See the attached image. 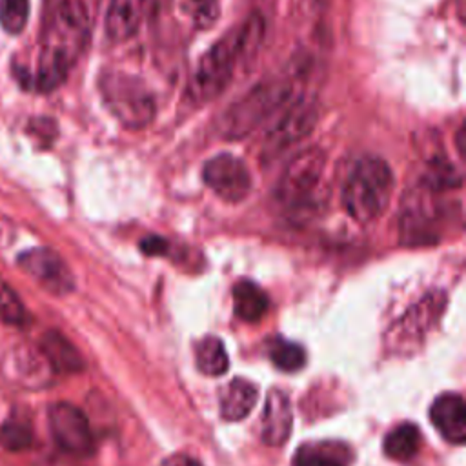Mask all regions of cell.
I'll return each instance as SVG.
<instances>
[{
    "label": "cell",
    "instance_id": "24",
    "mask_svg": "<svg viewBox=\"0 0 466 466\" xmlns=\"http://www.w3.org/2000/svg\"><path fill=\"white\" fill-rule=\"evenodd\" d=\"M0 320L9 326H24L27 322V311L15 289L0 282Z\"/></svg>",
    "mask_w": 466,
    "mask_h": 466
},
{
    "label": "cell",
    "instance_id": "1",
    "mask_svg": "<svg viewBox=\"0 0 466 466\" xmlns=\"http://www.w3.org/2000/svg\"><path fill=\"white\" fill-rule=\"evenodd\" d=\"M264 38V16L258 11L231 27L198 60L186 84V96L195 106H206L226 91L238 64L253 60Z\"/></svg>",
    "mask_w": 466,
    "mask_h": 466
},
{
    "label": "cell",
    "instance_id": "11",
    "mask_svg": "<svg viewBox=\"0 0 466 466\" xmlns=\"http://www.w3.org/2000/svg\"><path fill=\"white\" fill-rule=\"evenodd\" d=\"M293 424L291 402L286 391L271 388L264 400L260 419V437L268 446H284L289 439Z\"/></svg>",
    "mask_w": 466,
    "mask_h": 466
},
{
    "label": "cell",
    "instance_id": "25",
    "mask_svg": "<svg viewBox=\"0 0 466 466\" xmlns=\"http://www.w3.org/2000/svg\"><path fill=\"white\" fill-rule=\"evenodd\" d=\"M31 441H33V433L25 420L11 419V420H5L0 428V442L4 444V448L11 451H22L29 448Z\"/></svg>",
    "mask_w": 466,
    "mask_h": 466
},
{
    "label": "cell",
    "instance_id": "29",
    "mask_svg": "<svg viewBox=\"0 0 466 466\" xmlns=\"http://www.w3.org/2000/svg\"><path fill=\"white\" fill-rule=\"evenodd\" d=\"M315 2H317V4H328L329 0H315Z\"/></svg>",
    "mask_w": 466,
    "mask_h": 466
},
{
    "label": "cell",
    "instance_id": "21",
    "mask_svg": "<svg viewBox=\"0 0 466 466\" xmlns=\"http://www.w3.org/2000/svg\"><path fill=\"white\" fill-rule=\"evenodd\" d=\"M195 362L200 373L217 377L228 371L229 359L224 342L217 337H204L195 348Z\"/></svg>",
    "mask_w": 466,
    "mask_h": 466
},
{
    "label": "cell",
    "instance_id": "18",
    "mask_svg": "<svg viewBox=\"0 0 466 466\" xmlns=\"http://www.w3.org/2000/svg\"><path fill=\"white\" fill-rule=\"evenodd\" d=\"M233 306L235 313L242 320L258 322L266 315L269 300L262 288H258L255 282L240 280L238 284L233 286Z\"/></svg>",
    "mask_w": 466,
    "mask_h": 466
},
{
    "label": "cell",
    "instance_id": "28",
    "mask_svg": "<svg viewBox=\"0 0 466 466\" xmlns=\"http://www.w3.org/2000/svg\"><path fill=\"white\" fill-rule=\"evenodd\" d=\"M184 466H200L197 461H186V464Z\"/></svg>",
    "mask_w": 466,
    "mask_h": 466
},
{
    "label": "cell",
    "instance_id": "13",
    "mask_svg": "<svg viewBox=\"0 0 466 466\" xmlns=\"http://www.w3.org/2000/svg\"><path fill=\"white\" fill-rule=\"evenodd\" d=\"M147 0H109L106 11V35L113 44H122L137 35L146 15Z\"/></svg>",
    "mask_w": 466,
    "mask_h": 466
},
{
    "label": "cell",
    "instance_id": "3",
    "mask_svg": "<svg viewBox=\"0 0 466 466\" xmlns=\"http://www.w3.org/2000/svg\"><path fill=\"white\" fill-rule=\"evenodd\" d=\"M295 86L297 75L293 71L260 80L220 115V135L229 140L249 135L262 120L282 111L295 98Z\"/></svg>",
    "mask_w": 466,
    "mask_h": 466
},
{
    "label": "cell",
    "instance_id": "15",
    "mask_svg": "<svg viewBox=\"0 0 466 466\" xmlns=\"http://www.w3.org/2000/svg\"><path fill=\"white\" fill-rule=\"evenodd\" d=\"M38 350L56 373H78L84 368L78 350L56 329H49L40 337Z\"/></svg>",
    "mask_w": 466,
    "mask_h": 466
},
{
    "label": "cell",
    "instance_id": "6",
    "mask_svg": "<svg viewBox=\"0 0 466 466\" xmlns=\"http://www.w3.org/2000/svg\"><path fill=\"white\" fill-rule=\"evenodd\" d=\"M100 93L109 111L129 129L147 126L157 113L155 96L133 75L106 73L100 80Z\"/></svg>",
    "mask_w": 466,
    "mask_h": 466
},
{
    "label": "cell",
    "instance_id": "8",
    "mask_svg": "<svg viewBox=\"0 0 466 466\" xmlns=\"http://www.w3.org/2000/svg\"><path fill=\"white\" fill-rule=\"evenodd\" d=\"M206 186L226 202H240L251 191V173L246 162L231 153L211 157L202 167Z\"/></svg>",
    "mask_w": 466,
    "mask_h": 466
},
{
    "label": "cell",
    "instance_id": "27",
    "mask_svg": "<svg viewBox=\"0 0 466 466\" xmlns=\"http://www.w3.org/2000/svg\"><path fill=\"white\" fill-rule=\"evenodd\" d=\"M140 249L146 253V255H164L167 251V240L162 238V237H157V235H151V237H146L142 238L140 242Z\"/></svg>",
    "mask_w": 466,
    "mask_h": 466
},
{
    "label": "cell",
    "instance_id": "10",
    "mask_svg": "<svg viewBox=\"0 0 466 466\" xmlns=\"http://www.w3.org/2000/svg\"><path fill=\"white\" fill-rule=\"evenodd\" d=\"M18 266L47 293L62 297L75 288V279L64 258L49 248H33L18 257Z\"/></svg>",
    "mask_w": 466,
    "mask_h": 466
},
{
    "label": "cell",
    "instance_id": "2",
    "mask_svg": "<svg viewBox=\"0 0 466 466\" xmlns=\"http://www.w3.org/2000/svg\"><path fill=\"white\" fill-rule=\"evenodd\" d=\"M89 35V16L84 0H56L42 33L36 87L56 89L82 55Z\"/></svg>",
    "mask_w": 466,
    "mask_h": 466
},
{
    "label": "cell",
    "instance_id": "12",
    "mask_svg": "<svg viewBox=\"0 0 466 466\" xmlns=\"http://www.w3.org/2000/svg\"><path fill=\"white\" fill-rule=\"evenodd\" d=\"M431 424L451 444L466 441V404L459 393L439 395L430 408Z\"/></svg>",
    "mask_w": 466,
    "mask_h": 466
},
{
    "label": "cell",
    "instance_id": "5",
    "mask_svg": "<svg viewBox=\"0 0 466 466\" xmlns=\"http://www.w3.org/2000/svg\"><path fill=\"white\" fill-rule=\"evenodd\" d=\"M326 169V153L311 146L299 151L284 167L277 187V202L289 213L311 209L320 193V184Z\"/></svg>",
    "mask_w": 466,
    "mask_h": 466
},
{
    "label": "cell",
    "instance_id": "20",
    "mask_svg": "<svg viewBox=\"0 0 466 466\" xmlns=\"http://www.w3.org/2000/svg\"><path fill=\"white\" fill-rule=\"evenodd\" d=\"M420 448L419 428L411 422L399 424L384 437V453L393 461H410Z\"/></svg>",
    "mask_w": 466,
    "mask_h": 466
},
{
    "label": "cell",
    "instance_id": "9",
    "mask_svg": "<svg viewBox=\"0 0 466 466\" xmlns=\"http://www.w3.org/2000/svg\"><path fill=\"white\" fill-rule=\"evenodd\" d=\"M49 428L55 442L69 455L86 457L95 441L87 417L71 402H55L49 408Z\"/></svg>",
    "mask_w": 466,
    "mask_h": 466
},
{
    "label": "cell",
    "instance_id": "14",
    "mask_svg": "<svg viewBox=\"0 0 466 466\" xmlns=\"http://www.w3.org/2000/svg\"><path fill=\"white\" fill-rule=\"evenodd\" d=\"M4 370L11 380H16L25 388H38L46 382V370H51V366L38 348L18 346L5 355Z\"/></svg>",
    "mask_w": 466,
    "mask_h": 466
},
{
    "label": "cell",
    "instance_id": "26",
    "mask_svg": "<svg viewBox=\"0 0 466 466\" xmlns=\"http://www.w3.org/2000/svg\"><path fill=\"white\" fill-rule=\"evenodd\" d=\"M182 7L195 27L208 29L220 13V0H182Z\"/></svg>",
    "mask_w": 466,
    "mask_h": 466
},
{
    "label": "cell",
    "instance_id": "22",
    "mask_svg": "<svg viewBox=\"0 0 466 466\" xmlns=\"http://www.w3.org/2000/svg\"><path fill=\"white\" fill-rule=\"evenodd\" d=\"M269 359L282 371H299L306 364V353L302 346L284 339L271 340Z\"/></svg>",
    "mask_w": 466,
    "mask_h": 466
},
{
    "label": "cell",
    "instance_id": "4",
    "mask_svg": "<svg viewBox=\"0 0 466 466\" xmlns=\"http://www.w3.org/2000/svg\"><path fill=\"white\" fill-rule=\"evenodd\" d=\"M393 173L386 160L364 155L351 166L342 186V206L346 213L368 224L377 220L388 208L393 193Z\"/></svg>",
    "mask_w": 466,
    "mask_h": 466
},
{
    "label": "cell",
    "instance_id": "17",
    "mask_svg": "<svg viewBox=\"0 0 466 466\" xmlns=\"http://www.w3.org/2000/svg\"><path fill=\"white\" fill-rule=\"evenodd\" d=\"M258 390L246 379H233L220 397V413L226 420L244 419L257 404Z\"/></svg>",
    "mask_w": 466,
    "mask_h": 466
},
{
    "label": "cell",
    "instance_id": "7",
    "mask_svg": "<svg viewBox=\"0 0 466 466\" xmlns=\"http://www.w3.org/2000/svg\"><path fill=\"white\" fill-rule=\"evenodd\" d=\"M319 118V104L313 96H295L279 115L277 122L268 129L262 146L260 158L271 160L304 140L315 127Z\"/></svg>",
    "mask_w": 466,
    "mask_h": 466
},
{
    "label": "cell",
    "instance_id": "19",
    "mask_svg": "<svg viewBox=\"0 0 466 466\" xmlns=\"http://www.w3.org/2000/svg\"><path fill=\"white\" fill-rule=\"evenodd\" d=\"M442 306L444 297L439 293H433L420 300L410 313L404 315L400 322L402 333L406 337H424L426 329H430L435 324L437 315L442 311Z\"/></svg>",
    "mask_w": 466,
    "mask_h": 466
},
{
    "label": "cell",
    "instance_id": "23",
    "mask_svg": "<svg viewBox=\"0 0 466 466\" xmlns=\"http://www.w3.org/2000/svg\"><path fill=\"white\" fill-rule=\"evenodd\" d=\"M29 0H0V25L9 35H18L29 20Z\"/></svg>",
    "mask_w": 466,
    "mask_h": 466
},
{
    "label": "cell",
    "instance_id": "16",
    "mask_svg": "<svg viewBox=\"0 0 466 466\" xmlns=\"http://www.w3.org/2000/svg\"><path fill=\"white\" fill-rule=\"evenodd\" d=\"M351 451L344 442H306L297 453L293 466H350Z\"/></svg>",
    "mask_w": 466,
    "mask_h": 466
}]
</instances>
